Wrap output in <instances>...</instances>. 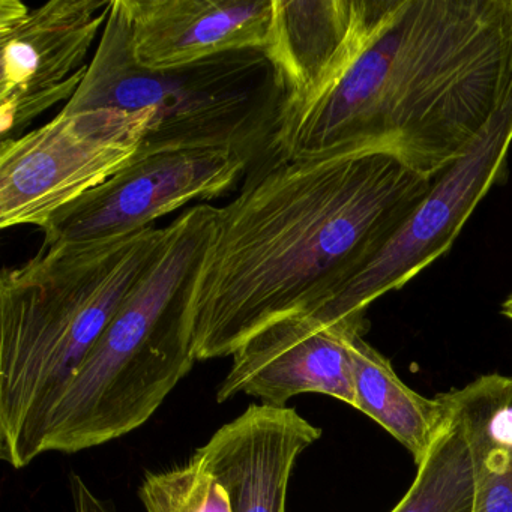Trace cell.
Masks as SVG:
<instances>
[{"label":"cell","instance_id":"4","mask_svg":"<svg viewBox=\"0 0 512 512\" xmlns=\"http://www.w3.org/2000/svg\"><path fill=\"white\" fill-rule=\"evenodd\" d=\"M217 214L197 205L164 227L157 259L47 416L40 454H74L137 430L190 373L191 302Z\"/></svg>","mask_w":512,"mask_h":512},{"label":"cell","instance_id":"15","mask_svg":"<svg viewBox=\"0 0 512 512\" xmlns=\"http://www.w3.org/2000/svg\"><path fill=\"white\" fill-rule=\"evenodd\" d=\"M353 407L385 428L412 454L416 467L424 461L448 425V413L439 398H425L406 385L391 361L377 352L358 332L350 338Z\"/></svg>","mask_w":512,"mask_h":512},{"label":"cell","instance_id":"3","mask_svg":"<svg viewBox=\"0 0 512 512\" xmlns=\"http://www.w3.org/2000/svg\"><path fill=\"white\" fill-rule=\"evenodd\" d=\"M164 229L43 248L0 277V457H40L47 416L163 247Z\"/></svg>","mask_w":512,"mask_h":512},{"label":"cell","instance_id":"10","mask_svg":"<svg viewBox=\"0 0 512 512\" xmlns=\"http://www.w3.org/2000/svg\"><path fill=\"white\" fill-rule=\"evenodd\" d=\"M394 7L395 0H274L263 52L284 92L280 130L340 82Z\"/></svg>","mask_w":512,"mask_h":512},{"label":"cell","instance_id":"11","mask_svg":"<svg viewBox=\"0 0 512 512\" xmlns=\"http://www.w3.org/2000/svg\"><path fill=\"white\" fill-rule=\"evenodd\" d=\"M367 316L326 322L311 314L287 317L248 338L217 391L218 403L236 395L286 407L301 394H323L353 407L350 338L365 334Z\"/></svg>","mask_w":512,"mask_h":512},{"label":"cell","instance_id":"19","mask_svg":"<svg viewBox=\"0 0 512 512\" xmlns=\"http://www.w3.org/2000/svg\"><path fill=\"white\" fill-rule=\"evenodd\" d=\"M500 313H502L503 316L508 317L509 320H512V293L505 299V301H503Z\"/></svg>","mask_w":512,"mask_h":512},{"label":"cell","instance_id":"8","mask_svg":"<svg viewBox=\"0 0 512 512\" xmlns=\"http://www.w3.org/2000/svg\"><path fill=\"white\" fill-rule=\"evenodd\" d=\"M113 0H50L29 8L0 0V142L23 136L35 119L77 94L88 55Z\"/></svg>","mask_w":512,"mask_h":512},{"label":"cell","instance_id":"7","mask_svg":"<svg viewBox=\"0 0 512 512\" xmlns=\"http://www.w3.org/2000/svg\"><path fill=\"white\" fill-rule=\"evenodd\" d=\"M512 146V92L466 155L433 179L430 191L388 244L311 316L326 322L367 316L368 307L401 289L422 269L448 253L488 191L508 178Z\"/></svg>","mask_w":512,"mask_h":512},{"label":"cell","instance_id":"2","mask_svg":"<svg viewBox=\"0 0 512 512\" xmlns=\"http://www.w3.org/2000/svg\"><path fill=\"white\" fill-rule=\"evenodd\" d=\"M512 92V0H395L340 82L277 134L278 158L379 152L434 179Z\"/></svg>","mask_w":512,"mask_h":512},{"label":"cell","instance_id":"18","mask_svg":"<svg viewBox=\"0 0 512 512\" xmlns=\"http://www.w3.org/2000/svg\"><path fill=\"white\" fill-rule=\"evenodd\" d=\"M74 512H118L110 500L101 499L77 473L70 476Z\"/></svg>","mask_w":512,"mask_h":512},{"label":"cell","instance_id":"17","mask_svg":"<svg viewBox=\"0 0 512 512\" xmlns=\"http://www.w3.org/2000/svg\"><path fill=\"white\" fill-rule=\"evenodd\" d=\"M139 496L148 512H232L226 491L194 455L184 466L148 473Z\"/></svg>","mask_w":512,"mask_h":512},{"label":"cell","instance_id":"12","mask_svg":"<svg viewBox=\"0 0 512 512\" xmlns=\"http://www.w3.org/2000/svg\"><path fill=\"white\" fill-rule=\"evenodd\" d=\"M320 436L292 407L251 404L194 457L220 482L232 512H286L296 460Z\"/></svg>","mask_w":512,"mask_h":512},{"label":"cell","instance_id":"9","mask_svg":"<svg viewBox=\"0 0 512 512\" xmlns=\"http://www.w3.org/2000/svg\"><path fill=\"white\" fill-rule=\"evenodd\" d=\"M248 164L218 148L139 154L100 187L55 215L44 227L43 248L103 241L149 229L158 218L194 200L236 187Z\"/></svg>","mask_w":512,"mask_h":512},{"label":"cell","instance_id":"16","mask_svg":"<svg viewBox=\"0 0 512 512\" xmlns=\"http://www.w3.org/2000/svg\"><path fill=\"white\" fill-rule=\"evenodd\" d=\"M475 493L472 449L460 425L448 415L445 431L419 464L406 496L391 512H473Z\"/></svg>","mask_w":512,"mask_h":512},{"label":"cell","instance_id":"5","mask_svg":"<svg viewBox=\"0 0 512 512\" xmlns=\"http://www.w3.org/2000/svg\"><path fill=\"white\" fill-rule=\"evenodd\" d=\"M283 107V88L263 50L226 53L173 70L142 67L134 58L124 2L113 0L88 74L64 109L151 110L154 121L139 154L227 149L251 173L278 158Z\"/></svg>","mask_w":512,"mask_h":512},{"label":"cell","instance_id":"13","mask_svg":"<svg viewBox=\"0 0 512 512\" xmlns=\"http://www.w3.org/2000/svg\"><path fill=\"white\" fill-rule=\"evenodd\" d=\"M136 61L187 67L226 53L263 50L274 0H122Z\"/></svg>","mask_w":512,"mask_h":512},{"label":"cell","instance_id":"6","mask_svg":"<svg viewBox=\"0 0 512 512\" xmlns=\"http://www.w3.org/2000/svg\"><path fill=\"white\" fill-rule=\"evenodd\" d=\"M152 121L151 110L62 109L43 127L0 142V227L43 232L139 154Z\"/></svg>","mask_w":512,"mask_h":512},{"label":"cell","instance_id":"1","mask_svg":"<svg viewBox=\"0 0 512 512\" xmlns=\"http://www.w3.org/2000/svg\"><path fill=\"white\" fill-rule=\"evenodd\" d=\"M379 152L277 160L218 208L191 302L197 361L232 356L266 326L325 307L430 191Z\"/></svg>","mask_w":512,"mask_h":512},{"label":"cell","instance_id":"14","mask_svg":"<svg viewBox=\"0 0 512 512\" xmlns=\"http://www.w3.org/2000/svg\"><path fill=\"white\" fill-rule=\"evenodd\" d=\"M436 397L472 449L473 512H512V376L487 374Z\"/></svg>","mask_w":512,"mask_h":512}]
</instances>
